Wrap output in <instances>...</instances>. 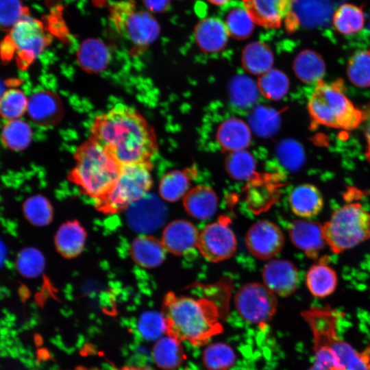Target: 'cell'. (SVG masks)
<instances>
[{
  "instance_id": "cell-13",
  "label": "cell",
  "mask_w": 370,
  "mask_h": 370,
  "mask_svg": "<svg viewBox=\"0 0 370 370\" xmlns=\"http://www.w3.org/2000/svg\"><path fill=\"white\" fill-rule=\"evenodd\" d=\"M245 243L252 256L267 260L280 252L284 243V236L277 225L262 220L249 227L245 236Z\"/></svg>"
},
{
  "instance_id": "cell-19",
  "label": "cell",
  "mask_w": 370,
  "mask_h": 370,
  "mask_svg": "<svg viewBox=\"0 0 370 370\" xmlns=\"http://www.w3.org/2000/svg\"><path fill=\"white\" fill-rule=\"evenodd\" d=\"M226 27L220 18L208 17L201 19L195 27V38L204 52L215 53L222 50L228 38Z\"/></svg>"
},
{
  "instance_id": "cell-21",
  "label": "cell",
  "mask_w": 370,
  "mask_h": 370,
  "mask_svg": "<svg viewBox=\"0 0 370 370\" xmlns=\"http://www.w3.org/2000/svg\"><path fill=\"white\" fill-rule=\"evenodd\" d=\"M183 204L189 215L203 220L214 214L217 209L218 198L210 187L197 186L190 189L183 197Z\"/></svg>"
},
{
  "instance_id": "cell-15",
  "label": "cell",
  "mask_w": 370,
  "mask_h": 370,
  "mask_svg": "<svg viewBox=\"0 0 370 370\" xmlns=\"http://www.w3.org/2000/svg\"><path fill=\"white\" fill-rule=\"evenodd\" d=\"M264 285L281 297L292 295L297 288L299 279L296 267L286 260H273L262 269Z\"/></svg>"
},
{
  "instance_id": "cell-39",
  "label": "cell",
  "mask_w": 370,
  "mask_h": 370,
  "mask_svg": "<svg viewBox=\"0 0 370 370\" xmlns=\"http://www.w3.org/2000/svg\"><path fill=\"white\" fill-rule=\"evenodd\" d=\"M249 124L257 134L269 136L277 131L280 118L275 110L267 107H258L250 114Z\"/></svg>"
},
{
  "instance_id": "cell-5",
  "label": "cell",
  "mask_w": 370,
  "mask_h": 370,
  "mask_svg": "<svg viewBox=\"0 0 370 370\" xmlns=\"http://www.w3.org/2000/svg\"><path fill=\"white\" fill-rule=\"evenodd\" d=\"M345 90L341 79L331 83L317 82L308 104L312 119L317 124L336 129L358 127L364 121L365 112L355 107Z\"/></svg>"
},
{
  "instance_id": "cell-48",
  "label": "cell",
  "mask_w": 370,
  "mask_h": 370,
  "mask_svg": "<svg viewBox=\"0 0 370 370\" xmlns=\"http://www.w3.org/2000/svg\"><path fill=\"white\" fill-rule=\"evenodd\" d=\"M208 1L210 2L211 3L217 5H224L230 1V0H208Z\"/></svg>"
},
{
  "instance_id": "cell-23",
  "label": "cell",
  "mask_w": 370,
  "mask_h": 370,
  "mask_svg": "<svg viewBox=\"0 0 370 370\" xmlns=\"http://www.w3.org/2000/svg\"><path fill=\"white\" fill-rule=\"evenodd\" d=\"M221 16L229 36L238 40L250 36L254 22L243 3L230 1L223 5Z\"/></svg>"
},
{
  "instance_id": "cell-51",
  "label": "cell",
  "mask_w": 370,
  "mask_h": 370,
  "mask_svg": "<svg viewBox=\"0 0 370 370\" xmlns=\"http://www.w3.org/2000/svg\"><path fill=\"white\" fill-rule=\"evenodd\" d=\"M308 370H317L314 367H313L312 366L311 367H310V369H308Z\"/></svg>"
},
{
  "instance_id": "cell-3",
  "label": "cell",
  "mask_w": 370,
  "mask_h": 370,
  "mask_svg": "<svg viewBox=\"0 0 370 370\" xmlns=\"http://www.w3.org/2000/svg\"><path fill=\"white\" fill-rule=\"evenodd\" d=\"M302 316L312 330L314 344L325 345L330 349L333 370H370V348L358 352L339 337L338 311L330 307L312 308L305 310Z\"/></svg>"
},
{
  "instance_id": "cell-17",
  "label": "cell",
  "mask_w": 370,
  "mask_h": 370,
  "mask_svg": "<svg viewBox=\"0 0 370 370\" xmlns=\"http://www.w3.org/2000/svg\"><path fill=\"white\" fill-rule=\"evenodd\" d=\"M199 234L197 227L190 222L175 220L164 228L162 242L166 250L182 256L197 247Z\"/></svg>"
},
{
  "instance_id": "cell-9",
  "label": "cell",
  "mask_w": 370,
  "mask_h": 370,
  "mask_svg": "<svg viewBox=\"0 0 370 370\" xmlns=\"http://www.w3.org/2000/svg\"><path fill=\"white\" fill-rule=\"evenodd\" d=\"M234 304L244 320L259 326L265 325L272 319L278 306L275 295L258 282L242 286L234 296Z\"/></svg>"
},
{
  "instance_id": "cell-10",
  "label": "cell",
  "mask_w": 370,
  "mask_h": 370,
  "mask_svg": "<svg viewBox=\"0 0 370 370\" xmlns=\"http://www.w3.org/2000/svg\"><path fill=\"white\" fill-rule=\"evenodd\" d=\"M230 222L228 217H221L207 225L199 234L197 248L207 260L218 262L235 254L237 241Z\"/></svg>"
},
{
  "instance_id": "cell-16",
  "label": "cell",
  "mask_w": 370,
  "mask_h": 370,
  "mask_svg": "<svg viewBox=\"0 0 370 370\" xmlns=\"http://www.w3.org/2000/svg\"><path fill=\"white\" fill-rule=\"evenodd\" d=\"M288 234L293 244L310 258H317L325 244L323 225L314 221L295 220L290 225Z\"/></svg>"
},
{
  "instance_id": "cell-7",
  "label": "cell",
  "mask_w": 370,
  "mask_h": 370,
  "mask_svg": "<svg viewBox=\"0 0 370 370\" xmlns=\"http://www.w3.org/2000/svg\"><path fill=\"white\" fill-rule=\"evenodd\" d=\"M110 18L117 32L139 48L151 45L160 33L155 17L148 10L139 9L132 0L111 4Z\"/></svg>"
},
{
  "instance_id": "cell-37",
  "label": "cell",
  "mask_w": 370,
  "mask_h": 370,
  "mask_svg": "<svg viewBox=\"0 0 370 370\" xmlns=\"http://www.w3.org/2000/svg\"><path fill=\"white\" fill-rule=\"evenodd\" d=\"M28 99L23 91L10 88L0 97V116L7 121L20 119L27 109Z\"/></svg>"
},
{
  "instance_id": "cell-42",
  "label": "cell",
  "mask_w": 370,
  "mask_h": 370,
  "mask_svg": "<svg viewBox=\"0 0 370 370\" xmlns=\"http://www.w3.org/2000/svg\"><path fill=\"white\" fill-rule=\"evenodd\" d=\"M277 154L281 164L290 171L298 170L304 161L303 148L295 140L281 142L278 147Z\"/></svg>"
},
{
  "instance_id": "cell-11",
  "label": "cell",
  "mask_w": 370,
  "mask_h": 370,
  "mask_svg": "<svg viewBox=\"0 0 370 370\" xmlns=\"http://www.w3.org/2000/svg\"><path fill=\"white\" fill-rule=\"evenodd\" d=\"M8 38L19 56L29 62L36 60L51 41L42 23L29 14L9 31Z\"/></svg>"
},
{
  "instance_id": "cell-22",
  "label": "cell",
  "mask_w": 370,
  "mask_h": 370,
  "mask_svg": "<svg viewBox=\"0 0 370 370\" xmlns=\"http://www.w3.org/2000/svg\"><path fill=\"white\" fill-rule=\"evenodd\" d=\"M217 140L224 150L230 152L244 150L251 140L250 128L241 119H226L217 129Z\"/></svg>"
},
{
  "instance_id": "cell-49",
  "label": "cell",
  "mask_w": 370,
  "mask_h": 370,
  "mask_svg": "<svg viewBox=\"0 0 370 370\" xmlns=\"http://www.w3.org/2000/svg\"><path fill=\"white\" fill-rule=\"evenodd\" d=\"M74 370H88V369L82 367H79L75 369Z\"/></svg>"
},
{
  "instance_id": "cell-1",
  "label": "cell",
  "mask_w": 370,
  "mask_h": 370,
  "mask_svg": "<svg viewBox=\"0 0 370 370\" xmlns=\"http://www.w3.org/2000/svg\"><path fill=\"white\" fill-rule=\"evenodd\" d=\"M89 138L121 166L150 162L158 148L149 123L136 109L124 104L97 115Z\"/></svg>"
},
{
  "instance_id": "cell-36",
  "label": "cell",
  "mask_w": 370,
  "mask_h": 370,
  "mask_svg": "<svg viewBox=\"0 0 370 370\" xmlns=\"http://www.w3.org/2000/svg\"><path fill=\"white\" fill-rule=\"evenodd\" d=\"M225 169L231 177L247 180L255 173L256 161L253 156L245 149L233 151L226 158Z\"/></svg>"
},
{
  "instance_id": "cell-2",
  "label": "cell",
  "mask_w": 370,
  "mask_h": 370,
  "mask_svg": "<svg viewBox=\"0 0 370 370\" xmlns=\"http://www.w3.org/2000/svg\"><path fill=\"white\" fill-rule=\"evenodd\" d=\"M162 314L166 334L195 347L205 345L223 332L221 314L217 304L207 298H193L167 293Z\"/></svg>"
},
{
  "instance_id": "cell-4",
  "label": "cell",
  "mask_w": 370,
  "mask_h": 370,
  "mask_svg": "<svg viewBox=\"0 0 370 370\" xmlns=\"http://www.w3.org/2000/svg\"><path fill=\"white\" fill-rule=\"evenodd\" d=\"M74 156L70 179L86 195L101 199L114 185L121 166L90 138L77 148Z\"/></svg>"
},
{
  "instance_id": "cell-31",
  "label": "cell",
  "mask_w": 370,
  "mask_h": 370,
  "mask_svg": "<svg viewBox=\"0 0 370 370\" xmlns=\"http://www.w3.org/2000/svg\"><path fill=\"white\" fill-rule=\"evenodd\" d=\"M194 171H173L165 174L160 183L159 191L163 199L175 201L184 197L190 190Z\"/></svg>"
},
{
  "instance_id": "cell-28",
  "label": "cell",
  "mask_w": 370,
  "mask_h": 370,
  "mask_svg": "<svg viewBox=\"0 0 370 370\" xmlns=\"http://www.w3.org/2000/svg\"><path fill=\"white\" fill-rule=\"evenodd\" d=\"M332 21L337 32L348 36L363 29L365 18L362 8L352 3H343L336 10Z\"/></svg>"
},
{
  "instance_id": "cell-50",
  "label": "cell",
  "mask_w": 370,
  "mask_h": 370,
  "mask_svg": "<svg viewBox=\"0 0 370 370\" xmlns=\"http://www.w3.org/2000/svg\"><path fill=\"white\" fill-rule=\"evenodd\" d=\"M2 90H3V88H2V86H1V84H0V97H1V96L2 95V94H3V92H4V91Z\"/></svg>"
},
{
  "instance_id": "cell-8",
  "label": "cell",
  "mask_w": 370,
  "mask_h": 370,
  "mask_svg": "<svg viewBox=\"0 0 370 370\" xmlns=\"http://www.w3.org/2000/svg\"><path fill=\"white\" fill-rule=\"evenodd\" d=\"M150 162L122 165L119 176L99 204L106 212L127 208L147 193L151 186Z\"/></svg>"
},
{
  "instance_id": "cell-12",
  "label": "cell",
  "mask_w": 370,
  "mask_h": 370,
  "mask_svg": "<svg viewBox=\"0 0 370 370\" xmlns=\"http://www.w3.org/2000/svg\"><path fill=\"white\" fill-rule=\"evenodd\" d=\"M126 209L129 226L142 234L152 233L160 229L167 216L165 204L153 194L147 193Z\"/></svg>"
},
{
  "instance_id": "cell-46",
  "label": "cell",
  "mask_w": 370,
  "mask_h": 370,
  "mask_svg": "<svg viewBox=\"0 0 370 370\" xmlns=\"http://www.w3.org/2000/svg\"><path fill=\"white\" fill-rule=\"evenodd\" d=\"M365 114L363 122L365 123V134L367 142L366 156L368 157L370 156V108L365 111Z\"/></svg>"
},
{
  "instance_id": "cell-27",
  "label": "cell",
  "mask_w": 370,
  "mask_h": 370,
  "mask_svg": "<svg viewBox=\"0 0 370 370\" xmlns=\"http://www.w3.org/2000/svg\"><path fill=\"white\" fill-rule=\"evenodd\" d=\"M86 232L77 221L64 223L58 230L55 243L58 251L64 256L74 257L83 250Z\"/></svg>"
},
{
  "instance_id": "cell-33",
  "label": "cell",
  "mask_w": 370,
  "mask_h": 370,
  "mask_svg": "<svg viewBox=\"0 0 370 370\" xmlns=\"http://www.w3.org/2000/svg\"><path fill=\"white\" fill-rule=\"evenodd\" d=\"M202 360L207 370H230L236 361V354L230 345L219 342L204 349Z\"/></svg>"
},
{
  "instance_id": "cell-44",
  "label": "cell",
  "mask_w": 370,
  "mask_h": 370,
  "mask_svg": "<svg viewBox=\"0 0 370 370\" xmlns=\"http://www.w3.org/2000/svg\"><path fill=\"white\" fill-rule=\"evenodd\" d=\"M44 266V258L37 249H25L21 253L18 259L19 271L27 277L39 275Z\"/></svg>"
},
{
  "instance_id": "cell-43",
  "label": "cell",
  "mask_w": 370,
  "mask_h": 370,
  "mask_svg": "<svg viewBox=\"0 0 370 370\" xmlns=\"http://www.w3.org/2000/svg\"><path fill=\"white\" fill-rule=\"evenodd\" d=\"M28 10L22 0H0V30L10 31Z\"/></svg>"
},
{
  "instance_id": "cell-52",
  "label": "cell",
  "mask_w": 370,
  "mask_h": 370,
  "mask_svg": "<svg viewBox=\"0 0 370 370\" xmlns=\"http://www.w3.org/2000/svg\"><path fill=\"white\" fill-rule=\"evenodd\" d=\"M369 161L370 162V156L367 157Z\"/></svg>"
},
{
  "instance_id": "cell-38",
  "label": "cell",
  "mask_w": 370,
  "mask_h": 370,
  "mask_svg": "<svg viewBox=\"0 0 370 370\" xmlns=\"http://www.w3.org/2000/svg\"><path fill=\"white\" fill-rule=\"evenodd\" d=\"M347 71L352 84L359 87H369L370 50L355 52L348 61Z\"/></svg>"
},
{
  "instance_id": "cell-26",
  "label": "cell",
  "mask_w": 370,
  "mask_h": 370,
  "mask_svg": "<svg viewBox=\"0 0 370 370\" xmlns=\"http://www.w3.org/2000/svg\"><path fill=\"white\" fill-rule=\"evenodd\" d=\"M152 356L157 366L164 370L177 368L186 358L181 342L169 335L156 341Z\"/></svg>"
},
{
  "instance_id": "cell-25",
  "label": "cell",
  "mask_w": 370,
  "mask_h": 370,
  "mask_svg": "<svg viewBox=\"0 0 370 370\" xmlns=\"http://www.w3.org/2000/svg\"><path fill=\"white\" fill-rule=\"evenodd\" d=\"M165 251L162 242L147 235L136 238L131 247L134 260L139 265L147 268L159 266L165 258Z\"/></svg>"
},
{
  "instance_id": "cell-29",
  "label": "cell",
  "mask_w": 370,
  "mask_h": 370,
  "mask_svg": "<svg viewBox=\"0 0 370 370\" xmlns=\"http://www.w3.org/2000/svg\"><path fill=\"white\" fill-rule=\"evenodd\" d=\"M293 69L297 77L302 82L317 83L321 80L325 65L319 53L311 50H304L295 58Z\"/></svg>"
},
{
  "instance_id": "cell-40",
  "label": "cell",
  "mask_w": 370,
  "mask_h": 370,
  "mask_svg": "<svg viewBox=\"0 0 370 370\" xmlns=\"http://www.w3.org/2000/svg\"><path fill=\"white\" fill-rule=\"evenodd\" d=\"M140 336L147 341H154L166 333V325L162 313L147 311L140 317L138 324Z\"/></svg>"
},
{
  "instance_id": "cell-30",
  "label": "cell",
  "mask_w": 370,
  "mask_h": 370,
  "mask_svg": "<svg viewBox=\"0 0 370 370\" xmlns=\"http://www.w3.org/2000/svg\"><path fill=\"white\" fill-rule=\"evenodd\" d=\"M242 62L248 72L261 75L271 69L273 56L266 44L254 42L245 47L242 54Z\"/></svg>"
},
{
  "instance_id": "cell-18",
  "label": "cell",
  "mask_w": 370,
  "mask_h": 370,
  "mask_svg": "<svg viewBox=\"0 0 370 370\" xmlns=\"http://www.w3.org/2000/svg\"><path fill=\"white\" fill-rule=\"evenodd\" d=\"M27 112L36 124L47 127L58 122L62 115V107L56 95L49 90H40L28 99Z\"/></svg>"
},
{
  "instance_id": "cell-45",
  "label": "cell",
  "mask_w": 370,
  "mask_h": 370,
  "mask_svg": "<svg viewBox=\"0 0 370 370\" xmlns=\"http://www.w3.org/2000/svg\"><path fill=\"white\" fill-rule=\"evenodd\" d=\"M145 7L149 12L161 13L169 7L171 0H142Z\"/></svg>"
},
{
  "instance_id": "cell-47",
  "label": "cell",
  "mask_w": 370,
  "mask_h": 370,
  "mask_svg": "<svg viewBox=\"0 0 370 370\" xmlns=\"http://www.w3.org/2000/svg\"><path fill=\"white\" fill-rule=\"evenodd\" d=\"M121 370H153L150 367H134V366H127L122 368Z\"/></svg>"
},
{
  "instance_id": "cell-6",
  "label": "cell",
  "mask_w": 370,
  "mask_h": 370,
  "mask_svg": "<svg viewBox=\"0 0 370 370\" xmlns=\"http://www.w3.org/2000/svg\"><path fill=\"white\" fill-rule=\"evenodd\" d=\"M325 244L335 254L342 253L370 238V212L359 203L337 208L323 225Z\"/></svg>"
},
{
  "instance_id": "cell-41",
  "label": "cell",
  "mask_w": 370,
  "mask_h": 370,
  "mask_svg": "<svg viewBox=\"0 0 370 370\" xmlns=\"http://www.w3.org/2000/svg\"><path fill=\"white\" fill-rule=\"evenodd\" d=\"M25 217L35 225L44 226L52 219L51 204L42 196L34 195L27 199L23 206Z\"/></svg>"
},
{
  "instance_id": "cell-24",
  "label": "cell",
  "mask_w": 370,
  "mask_h": 370,
  "mask_svg": "<svg viewBox=\"0 0 370 370\" xmlns=\"http://www.w3.org/2000/svg\"><path fill=\"white\" fill-rule=\"evenodd\" d=\"M306 286L310 293L318 298H324L332 294L337 286L338 278L326 257L313 264L306 274Z\"/></svg>"
},
{
  "instance_id": "cell-34",
  "label": "cell",
  "mask_w": 370,
  "mask_h": 370,
  "mask_svg": "<svg viewBox=\"0 0 370 370\" xmlns=\"http://www.w3.org/2000/svg\"><path fill=\"white\" fill-rule=\"evenodd\" d=\"M258 90V85L249 77L238 75L230 86V99L235 106L247 108L256 101Z\"/></svg>"
},
{
  "instance_id": "cell-35",
  "label": "cell",
  "mask_w": 370,
  "mask_h": 370,
  "mask_svg": "<svg viewBox=\"0 0 370 370\" xmlns=\"http://www.w3.org/2000/svg\"><path fill=\"white\" fill-rule=\"evenodd\" d=\"M257 85L260 93L266 98L279 100L287 93L289 82L282 71L270 69L260 75Z\"/></svg>"
},
{
  "instance_id": "cell-20",
  "label": "cell",
  "mask_w": 370,
  "mask_h": 370,
  "mask_svg": "<svg viewBox=\"0 0 370 370\" xmlns=\"http://www.w3.org/2000/svg\"><path fill=\"white\" fill-rule=\"evenodd\" d=\"M288 201L293 213L305 219L317 216L323 207L321 193L310 184H304L294 188L289 195Z\"/></svg>"
},
{
  "instance_id": "cell-14",
  "label": "cell",
  "mask_w": 370,
  "mask_h": 370,
  "mask_svg": "<svg viewBox=\"0 0 370 370\" xmlns=\"http://www.w3.org/2000/svg\"><path fill=\"white\" fill-rule=\"evenodd\" d=\"M297 0H243L254 23L272 29L278 28L294 12Z\"/></svg>"
},
{
  "instance_id": "cell-32",
  "label": "cell",
  "mask_w": 370,
  "mask_h": 370,
  "mask_svg": "<svg viewBox=\"0 0 370 370\" xmlns=\"http://www.w3.org/2000/svg\"><path fill=\"white\" fill-rule=\"evenodd\" d=\"M32 136L30 125L20 119L8 121L1 134L3 144L13 151L26 149L30 144Z\"/></svg>"
}]
</instances>
